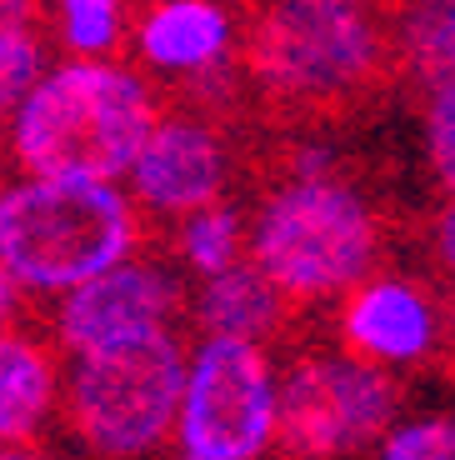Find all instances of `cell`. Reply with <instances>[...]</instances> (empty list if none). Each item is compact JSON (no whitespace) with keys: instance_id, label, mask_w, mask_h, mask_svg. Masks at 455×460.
Listing matches in <instances>:
<instances>
[{"instance_id":"6da1fadb","label":"cell","mask_w":455,"mask_h":460,"mask_svg":"<svg viewBox=\"0 0 455 460\" xmlns=\"http://www.w3.org/2000/svg\"><path fill=\"white\" fill-rule=\"evenodd\" d=\"M156 126L150 91L120 66L76 60L25 91L15 105V161L40 181L115 185Z\"/></svg>"},{"instance_id":"7a4b0ae2","label":"cell","mask_w":455,"mask_h":460,"mask_svg":"<svg viewBox=\"0 0 455 460\" xmlns=\"http://www.w3.org/2000/svg\"><path fill=\"white\" fill-rule=\"evenodd\" d=\"M136 245V210L101 181H21L0 196V270L31 290H70Z\"/></svg>"},{"instance_id":"3957f363","label":"cell","mask_w":455,"mask_h":460,"mask_svg":"<svg viewBox=\"0 0 455 460\" xmlns=\"http://www.w3.org/2000/svg\"><path fill=\"white\" fill-rule=\"evenodd\" d=\"M245 66L271 101L351 105L380 81V31L365 0H265Z\"/></svg>"},{"instance_id":"277c9868","label":"cell","mask_w":455,"mask_h":460,"mask_svg":"<svg viewBox=\"0 0 455 460\" xmlns=\"http://www.w3.org/2000/svg\"><path fill=\"white\" fill-rule=\"evenodd\" d=\"M376 255V216L345 181L296 175L255 216L251 265L290 300H316L365 276Z\"/></svg>"},{"instance_id":"5b68a950","label":"cell","mask_w":455,"mask_h":460,"mask_svg":"<svg viewBox=\"0 0 455 460\" xmlns=\"http://www.w3.org/2000/svg\"><path fill=\"white\" fill-rule=\"evenodd\" d=\"M185 391V356L165 331L85 350L70 380V411L80 436L101 456L130 460L160 446L175 426Z\"/></svg>"},{"instance_id":"8992f818","label":"cell","mask_w":455,"mask_h":460,"mask_svg":"<svg viewBox=\"0 0 455 460\" xmlns=\"http://www.w3.org/2000/svg\"><path fill=\"white\" fill-rule=\"evenodd\" d=\"M181 450L195 460H255L275 436V376L261 345L210 335L181 391Z\"/></svg>"},{"instance_id":"52a82bcc","label":"cell","mask_w":455,"mask_h":460,"mask_svg":"<svg viewBox=\"0 0 455 460\" xmlns=\"http://www.w3.org/2000/svg\"><path fill=\"white\" fill-rule=\"evenodd\" d=\"M396 385L355 360H300L275 391V430L296 456H341L390 426Z\"/></svg>"},{"instance_id":"ba28073f","label":"cell","mask_w":455,"mask_h":460,"mask_svg":"<svg viewBox=\"0 0 455 460\" xmlns=\"http://www.w3.org/2000/svg\"><path fill=\"white\" fill-rule=\"evenodd\" d=\"M175 305V286L165 270L146 261H120L95 270V276L76 280L66 290V305H60V341L85 356V350H101V345L130 341V335H150L165 331V315Z\"/></svg>"},{"instance_id":"9c48e42d","label":"cell","mask_w":455,"mask_h":460,"mask_svg":"<svg viewBox=\"0 0 455 460\" xmlns=\"http://www.w3.org/2000/svg\"><path fill=\"white\" fill-rule=\"evenodd\" d=\"M126 175L150 210L191 216L201 206H216V196L226 190V140L201 120H160L146 130Z\"/></svg>"},{"instance_id":"30bf717a","label":"cell","mask_w":455,"mask_h":460,"mask_svg":"<svg viewBox=\"0 0 455 460\" xmlns=\"http://www.w3.org/2000/svg\"><path fill=\"white\" fill-rule=\"evenodd\" d=\"M345 335L361 356L400 366V360H421L435 341V315L421 290L400 286V280H376L351 300L345 311Z\"/></svg>"},{"instance_id":"8fae6325","label":"cell","mask_w":455,"mask_h":460,"mask_svg":"<svg viewBox=\"0 0 455 460\" xmlns=\"http://www.w3.org/2000/svg\"><path fill=\"white\" fill-rule=\"evenodd\" d=\"M230 46V21L216 0H160L136 31V50L156 70H205Z\"/></svg>"},{"instance_id":"7c38bea8","label":"cell","mask_w":455,"mask_h":460,"mask_svg":"<svg viewBox=\"0 0 455 460\" xmlns=\"http://www.w3.org/2000/svg\"><path fill=\"white\" fill-rule=\"evenodd\" d=\"M281 305H285V296L255 270V265L230 261L226 270L205 276V290H201V300H195V315H201V325L210 335L261 341L265 331H275Z\"/></svg>"},{"instance_id":"4fadbf2b","label":"cell","mask_w":455,"mask_h":460,"mask_svg":"<svg viewBox=\"0 0 455 460\" xmlns=\"http://www.w3.org/2000/svg\"><path fill=\"white\" fill-rule=\"evenodd\" d=\"M50 360L46 350L25 335H5L0 331V446L11 440H25L40 415L50 405Z\"/></svg>"},{"instance_id":"5bb4252c","label":"cell","mask_w":455,"mask_h":460,"mask_svg":"<svg viewBox=\"0 0 455 460\" xmlns=\"http://www.w3.org/2000/svg\"><path fill=\"white\" fill-rule=\"evenodd\" d=\"M406 56L425 81H451L455 60V0H415L406 11Z\"/></svg>"},{"instance_id":"9a60e30c","label":"cell","mask_w":455,"mask_h":460,"mask_svg":"<svg viewBox=\"0 0 455 460\" xmlns=\"http://www.w3.org/2000/svg\"><path fill=\"white\" fill-rule=\"evenodd\" d=\"M185 261L201 270V276H216L230 261H240V216L220 206H201L185 220V241H181Z\"/></svg>"},{"instance_id":"2e32d148","label":"cell","mask_w":455,"mask_h":460,"mask_svg":"<svg viewBox=\"0 0 455 460\" xmlns=\"http://www.w3.org/2000/svg\"><path fill=\"white\" fill-rule=\"evenodd\" d=\"M60 35L80 56H101L120 35V0H60Z\"/></svg>"},{"instance_id":"e0dca14e","label":"cell","mask_w":455,"mask_h":460,"mask_svg":"<svg viewBox=\"0 0 455 460\" xmlns=\"http://www.w3.org/2000/svg\"><path fill=\"white\" fill-rule=\"evenodd\" d=\"M35 81H40V46L31 25L0 31V115H11Z\"/></svg>"},{"instance_id":"ac0fdd59","label":"cell","mask_w":455,"mask_h":460,"mask_svg":"<svg viewBox=\"0 0 455 460\" xmlns=\"http://www.w3.org/2000/svg\"><path fill=\"white\" fill-rule=\"evenodd\" d=\"M380 460H455V436L451 420H415V426H400L386 440Z\"/></svg>"},{"instance_id":"d6986e66","label":"cell","mask_w":455,"mask_h":460,"mask_svg":"<svg viewBox=\"0 0 455 460\" xmlns=\"http://www.w3.org/2000/svg\"><path fill=\"white\" fill-rule=\"evenodd\" d=\"M425 115H431V136H425V146H431L435 175H441V181H451V165H455V105H451V81H435V85H431V105H425Z\"/></svg>"},{"instance_id":"ffe728a7","label":"cell","mask_w":455,"mask_h":460,"mask_svg":"<svg viewBox=\"0 0 455 460\" xmlns=\"http://www.w3.org/2000/svg\"><path fill=\"white\" fill-rule=\"evenodd\" d=\"M11 25H31V0H0V31Z\"/></svg>"},{"instance_id":"44dd1931","label":"cell","mask_w":455,"mask_h":460,"mask_svg":"<svg viewBox=\"0 0 455 460\" xmlns=\"http://www.w3.org/2000/svg\"><path fill=\"white\" fill-rule=\"evenodd\" d=\"M11 311H15V280L0 270V325L11 321Z\"/></svg>"},{"instance_id":"7402d4cb","label":"cell","mask_w":455,"mask_h":460,"mask_svg":"<svg viewBox=\"0 0 455 460\" xmlns=\"http://www.w3.org/2000/svg\"><path fill=\"white\" fill-rule=\"evenodd\" d=\"M0 460H40V456H25V450H0Z\"/></svg>"},{"instance_id":"603a6c76","label":"cell","mask_w":455,"mask_h":460,"mask_svg":"<svg viewBox=\"0 0 455 460\" xmlns=\"http://www.w3.org/2000/svg\"><path fill=\"white\" fill-rule=\"evenodd\" d=\"M185 460H195V456H185Z\"/></svg>"}]
</instances>
